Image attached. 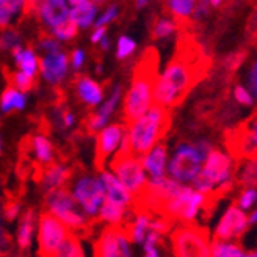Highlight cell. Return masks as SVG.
<instances>
[{"label": "cell", "mask_w": 257, "mask_h": 257, "mask_svg": "<svg viewBox=\"0 0 257 257\" xmlns=\"http://www.w3.org/2000/svg\"><path fill=\"white\" fill-rule=\"evenodd\" d=\"M159 52L156 47H146L132 71V85L122 104V124L132 127L149 111L151 97L159 82Z\"/></svg>", "instance_id": "7a4b0ae2"}, {"label": "cell", "mask_w": 257, "mask_h": 257, "mask_svg": "<svg viewBox=\"0 0 257 257\" xmlns=\"http://www.w3.org/2000/svg\"><path fill=\"white\" fill-rule=\"evenodd\" d=\"M209 10H210V4L207 2H199L196 7H195V11H193L191 15V19L193 21H202L205 16H209Z\"/></svg>", "instance_id": "7bdbcfd3"}, {"label": "cell", "mask_w": 257, "mask_h": 257, "mask_svg": "<svg viewBox=\"0 0 257 257\" xmlns=\"http://www.w3.org/2000/svg\"><path fill=\"white\" fill-rule=\"evenodd\" d=\"M246 257H257V251H254V252H249Z\"/></svg>", "instance_id": "f5cc1de1"}, {"label": "cell", "mask_w": 257, "mask_h": 257, "mask_svg": "<svg viewBox=\"0 0 257 257\" xmlns=\"http://www.w3.org/2000/svg\"><path fill=\"white\" fill-rule=\"evenodd\" d=\"M171 125V110L160 105H152L149 111L132 127H128V152L131 156L143 162L168 134Z\"/></svg>", "instance_id": "3957f363"}, {"label": "cell", "mask_w": 257, "mask_h": 257, "mask_svg": "<svg viewBox=\"0 0 257 257\" xmlns=\"http://www.w3.org/2000/svg\"><path fill=\"white\" fill-rule=\"evenodd\" d=\"M171 227H173V221L168 220V218H156V220H152L149 224V229L154 230V232H157L159 235L168 234Z\"/></svg>", "instance_id": "d590c367"}, {"label": "cell", "mask_w": 257, "mask_h": 257, "mask_svg": "<svg viewBox=\"0 0 257 257\" xmlns=\"http://www.w3.org/2000/svg\"><path fill=\"white\" fill-rule=\"evenodd\" d=\"M121 96V86H116L114 88V91L111 94V97L105 102L104 105L100 107L99 111H94L91 114H88V118L85 119L83 125H85V131L88 134H93L94 131H97V128H100L102 125H104L108 118H110V114L113 113L114 107H116L118 104V99Z\"/></svg>", "instance_id": "ac0fdd59"}, {"label": "cell", "mask_w": 257, "mask_h": 257, "mask_svg": "<svg viewBox=\"0 0 257 257\" xmlns=\"http://www.w3.org/2000/svg\"><path fill=\"white\" fill-rule=\"evenodd\" d=\"M4 74L7 75L8 86L16 88L18 91L27 93V91H30L32 86H33V77L24 74V72H15V74H11L10 71H5L4 69Z\"/></svg>", "instance_id": "f546056e"}, {"label": "cell", "mask_w": 257, "mask_h": 257, "mask_svg": "<svg viewBox=\"0 0 257 257\" xmlns=\"http://www.w3.org/2000/svg\"><path fill=\"white\" fill-rule=\"evenodd\" d=\"M18 41H19V35L16 30L13 29H7L4 30V35H2V49H15L18 46Z\"/></svg>", "instance_id": "ab89813d"}, {"label": "cell", "mask_w": 257, "mask_h": 257, "mask_svg": "<svg viewBox=\"0 0 257 257\" xmlns=\"http://www.w3.org/2000/svg\"><path fill=\"white\" fill-rule=\"evenodd\" d=\"M77 30H79V25H77L74 21L68 19L66 22L61 24L60 27H57L54 30V35L58 38V40L66 41V40H72V38L77 35Z\"/></svg>", "instance_id": "836d02e7"}, {"label": "cell", "mask_w": 257, "mask_h": 257, "mask_svg": "<svg viewBox=\"0 0 257 257\" xmlns=\"http://www.w3.org/2000/svg\"><path fill=\"white\" fill-rule=\"evenodd\" d=\"M72 10L69 13V19L74 21L79 27H89L97 13V5L86 0H72Z\"/></svg>", "instance_id": "44dd1931"}, {"label": "cell", "mask_w": 257, "mask_h": 257, "mask_svg": "<svg viewBox=\"0 0 257 257\" xmlns=\"http://www.w3.org/2000/svg\"><path fill=\"white\" fill-rule=\"evenodd\" d=\"M145 251H146V255H145V257H159L156 246H154V245H149V243H145Z\"/></svg>", "instance_id": "681fc988"}, {"label": "cell", "mask_w": 257, "mask_h": 257, "mask_svg": "<svg viewBox=\"0 0 257 257\" xmlns=\"http://www.w3.org/2000/svg\"><path fill=\"white\" fill-rule=\"evenodd\" d=\"M33 226H35V212L29 209L24 213L19 223V235H18V245L21 251H27L32 245V235H33Z\"/></svg>", "instance_id": "cb8c5ba5"}, {"label": "cell", "mask_w": 257, "mask_h": 257, "mask_svg": "<svg viewBox=\"0 0 257 257\" xmlns=\"http://www.w3.org/2000/svg\"><path fill=\"white\" fill-rule=\"evenodd\" d=\"M71 176H72V170L68 165L55 163V162L46 166L36 163L35 171H33V179L36 182H40L47 193L60 190V188H66L64 185L69 182Z\"/></svg>", "instance_id": "7c38bea8"}, {"label": "cell", "mask_w": 257, "mask_h": 257, "mask_svg": "<svg viewBox=\"0 0 257 257\" xmlns=\"http://www.w3.org/2000/svg\"><path fill=\"white\" fill-rule=\"evenodd\" d=\"M69 13L71 11L68 10V5L61 0L38 2V18L54 30L69 19Z\"/></svg>", "instance_id": "2e32d148"}, {"label": "cell", "mask_w": 257, "mask_h": 257, "mask_svg": "<svg viewBox=\"0 0 257 257\" xmlns=\"http://www.w3.org/2000/svg\"><path fill=\"white\" fill-rule=\"evenodd\" d=\"M38 47H40L41 50H46L47 55L49 54H57L60 50V44L54 40V38L47 36L46 33H43L40 36V40H38Z\"/></svg>", "instance_id": "8d00e7d4"}, {"label": "cell", "mask_w": 257, "mask_h": 257, "mask_svg": "<svg viewBox=\"0 0 257 257\" xmlns=\"http://www.w3.org/2000/svg\"><path fill=\"white\" fill-rule=\"evenodd\" d=\"M36 156V163L41 166L54 163V146L44 135H27L21 141V156Z\"/></svg>", "instance_id": "9a60e30c"}, {"label": "cell", "mask_w": 257, "mask_h": 257, "mask_svg": "<svg viewBox=\"0 0 257 257\" xmlns=\"http://www.w3.org/2000/svg\"><path fill=\"white\" fill-rule=\"evenodd\" d=\"M72 83L77 88L79 97L86 102L88 105H97L102 100V88L94 80L88 79L86 75H75Z\"/></svg>", "instance_id": "ffe728a7"}, {"label": "cell", "mask_w": 257, "mask_h": 257, "mask_svg": "<svg viewBox=\"0 0 257 257\" xmlns=\"http://www.w3.org/2000/svg\"><path fill=\"white\" fill-rule=\"evenodd\" d=\"M177 25L174 19H168V16H154L151 24V38L152 40H162V38L170 36Z\"/></svg>", "instance_id": "d4e9b609"}, {"label": "cell", "mask_w": 257, "mask_h": 257, "mask_svg": "<svg viewBox=\"0 0 257 257\" xmlns=\"http://www.w3.org/2000/svg\"><path fill=\"white\" fill-rule=\"evenodd\" d=\"M25 105V96L22 93H18L16 88L8 86L2 94V111L10 113L11 110H22Z\"/></svg>", "instance_id": "83f0119b"}, {"label": "cell", "mask_w": 257, "mask_h": 257, "mask_svg": "<svg viewBox=\"0 0 257 257\" xmlns=\"http://www.w3.org/2000/svg\"><path fill=\"white\" fill-rule=\"evenodd\" d=\"M166 10H170V13L174 16V22H181L191 19L190 16L195 11L196 4L191 2V0H171V2L165 4Z\"/></svg>", "instance_id": "484cf974"}, {"label": "cell", "mask_w": 257, "mask_h": 257, "mask_svg": "<svg viewBox=\"0 0 257 257\" xmlns=\"http://www.w3.org/2000/svg\"><path fill=\"white\" fill-rule=\"evenodd\" d=\"M145 5H146V2H138V4H137V7H138V8H141V7H145Z\"/></svg>", "instance_id": "db71d44e"}, {"label": "cell", "mask_w": 257, "mask_h": 257, "mask_svg": "<svg viewBox=\"0 0 257 257\" xmlns=\"http://www.w3.org/2000/svg\"><path fill=\"white\" fill-rule=\"evenodd\" d=\"M105 35V29L104 27H99V29H96V32L93 33V36H91V41L93 43H99L100 40H104V36Z\"/></svg>", "instance_id": "c3c4849f"}, {"label": "cell", "mask_w": 257, "mask_h": 257, "mask_svg": "<svg viewBox=\"0 0 257 257\" xmlns=\"http://www.w3.org/2000/svg\"><path fill=\"white\" fill-rule=\"evenodd\" d=\"M128 234L122 224H110L94 241V257H131Z\"/></svg>", "instance_id": "ba28073f"}, {"label": "cell", "mask_w": 257, "mask_h": 257, "mask_svg": "<svg viewBox=\"0 0 257 257\" xmlns=\"http://www.w3.org/2000/svg\"><path fill=\"white\" fill-rule=\"evenodd\" d=\"M237 184L245 190H254L257 187V160L245 162L243 171L237 179Z\"/></svg>", "instance_id": "f1b7e54d"}, {"label": "cell", "mask_w": 257, "mask_h": 257, "mask_svg": "<svg viewBox=\"0 0 257 257\" xmlns=\"http://www.w3.org/2000/svg\"><path fill=\"white\" fill-rule=\"evenodd\" d=\"M18 212H19V201H18V196H11L8 195L7 201H5V205H4V216L7 218L8 221H13L15 218L18 216Z\"/></svg>", "instance_id": "e575fe53"}, {"label": "cell", "mask_w": 257, "mask_h": 257, "mask_svg": "<svg viewBox=\"0 0 257 257\" xmlns=\"http://www.w3.org/2000/svg\"><path fill=\"white\" fill-rule=\"evenodd\" d=\"M83 60H85L83 50H80V49L74 50V52H72V66H74V69H80L82 64H83Z\"/></svg>", "instance_id": "7dc6e473"}, {"label": "cell", "mask_w": 257, "mask_h": 257, "mask_svg": "<svg viewBox=\"0 0 257 257\" xmlns=\"http://www.w3.org/2000/svg\"><path fill=\"white\" fill-rule=\"evenodd\" d=\"M245 58H246V50L238 49V50H235V52L229 54L223 60V69H224V72L227 75V79H229V77H232V74L240 68V64L245 61Z\"/></svg>", "instance_id": "1f68e13d"}, {"label": "cell", "mask_w": 257, "mask_h": 257, "mask_svg": "<svg viewBox=\"0 0 257 257\" xmlns=\"http://www.w3.org/2000/svg\"><path fill=\"white\" fill-rule=\"evenodd\" d=\"M102 49L104 50L108 49V38H104V40H102Z\"/></svg>", "instance_id": "816d5d0a"}, {"label": "cell", "mask_w": 257, "mask_h": 257, "mask_svg": "<svg viewBox=\"0 0 257 257\" xmlns=\"http://www.w3.org/2000/svg\"><path fill=\"white\" fill-rule=\"evenodd\" d=\"M195 187L199 193H202V195H209V193H212L215 190V184L212 181H209L207 177H205L202 173H199L195 179Z\"/></svg>", "instance_id": "f35d334b"}, {"label": "cell", "mask_w": 257, "mask_h": 257, "mask_svg": "<svg viewBox=\"0 0 257 257\" xmlns=\"http://www.w3.org/2000/svg\"><path fill=\"white\" fill-rule=\"evenodd\" d=\"M248 85L251 89V94L257 99V61L254 63V66L249 72V79H248Z\"/></svg>", "instance_id": "bcb514c9"}, {"label": "cell", "mask_w": 257, "mask_h": 257, "mask_svg": "<svg viewBox=\"0 0 257 257\" xmlns=\"http://www.w3.org/2000/svg\"><path fill=\"white\" fill-rule=\"evenodd\" d=\"M74 198L89 216H96L100 212L102 204L105 202V187L102 181L94 177H80L74 188ZM99 216V215H97Z\"/></svg>", "instance_id": "30bf717a"}, {"label": "cell", "mask_w": 257, "mask_h": 257, "mask_svg": "<svg viewBox=\"0 0 257 257\" xmlns=\"http://www.w3.org/2000/svg\"><path fill=\"white\" fill-rule=\"evenodd\" d=\"M234 96H235V99L240 102L241 105H252V97H251V94L243 86H240V85L235 86Z\"/></svg>", "instance_id": "b9f144b4"}, {"label": "cell", "mask_w": 257, "mask_h": 257, "mask_svg": "<svg viewBox=\"0 0 257 257\" xmlns=\"http://www.w3.org/2000/svg\"><path fill=\"white\" fill-rule=\"evenodd\" d=\"M116 15H118V8L114 7V5L108 7V8L105 10L104 15H102V16L99 18V21L96 22V29H99V27H104V25H105L107 22H110L113 18H116Z\"/></svg>", "instance_id": "ee69618b"}, {"label": "cell", "mask_w": 257, "mask_h": 257, "mask_svg": "<svg viewBox=\"0 0 257 257\" xmlns=\"http://www.w3.org/2000/svg\"><path fill=\"white\" fill-rule=\"evenodd\" d=\"M212 69V57L191 32H181L174 54L154 89V105L173 108L182 104L188 93Z\"/></svg>", "instance_id": "6da1fadb"}, {"label": "cell", "mask_w": 257, "mask_h": 257, "mask_svg": "<svg viewBox=\"0 0 257 257\" xmlns=\"http://www.w3.org/2000/svg\"><path fill=\"white\" fill-rule=\"evenodd\" d=\"M223 141L230 159H234L235 163L241 165L243 160H257V140L248 119L224 131Z\"/></svg>", "instance_id": "5b68a950"}, {"label": "cell", "mask_w": 257, "mask_h": 257, "mask_svg": "<svg viewBox=\"0 0 257 257\" xmlns=\"http://www.w3.org/2000/svg\"><path fill=\"white\" fill-rule=\"evenodd\" d=\"M249 220L245 216L237 205H230L223 215L220 224L215 230V241H229V240H240L243 232L246 230Z\"/></svg>", "instance_id": "4fadbf2b"}, {"label": "cell", "mask_w": 257, "mask_h": 257, "mask_svg": "<svg viewBox=\"0 0 257 257\" xmlns=\"http://www.w3.org/2000/svg\"><path fill=\"white\" fill-rule=\"evenodd\" d=\"M100 181L105 187L108 199L124 205V207H131L132 205V193L124 187V184L121 181H118L116 177H113L107 171L100 173Z\"/></svg>", "instance_id": "d6986e66"}, {"label": "cell", "mask_w": 257, "mask_h": 257, "mask_svg": "<svg viewBox=\"0 0 257 257\" xmlns=\"http://www.w3.org/2000/svg\"><path fill=\"white\" fill-rule=\"evenodd\" d=\"M170 238L176 257H213L207 227L181 224L173 230Z\"/></svg>", "instance_id": "277c9868"}, {"label": "cell", "mask_w": 257, "mask_h": 257, "mask_svg": "<svg viewBox=\"0 0 257 257\" xmlns=\"http://www.w3.org/2000/svg\"><path fill=\"white\" fill-rule=\"evenodd\" d=\"M11 16H13V13H11V10L8 8L7 2L4 0V2L0 4V25H2L4 29L8 25V22H10Z\"/></svg>", "instance_id": "f6af8a7d"}, {"label": "cell", "mask_w": 257, "mask_h": 257, "mask_svg": "<svg viewBox=\"0 0 257 257\" xmlns=\"http://www.w3.org/2000/svg\"><path fill=\"white\" fill-rule=\"evenodd\" d=\"M212 254L213 257H246L238 245H232V243H224V241H213Z\"/></svg>", "instance_id": "4dcf8cb0"}, {"label": "cell", "mask_w": 257, "mask_h": 257, "mask_svg": "<svg viewBox=\"0 0 257 257\" xmlns=\"http://www.w3.org/2000/svg\"><path fill=\"white\" fill-rule=\"evenodd\" d=\"M202 160L204 159L195 145L181 143L177 148V152L170 162V174L176 182L195 181L196 176L201 173L199 166Z\"/></svg>", "instance_id": "9c48e42d"}, {"label": "cell", "mask_w": 257, "mask_h": 257, "mask_svg": "<svg viewBox=\"0 0 257 257\" xmlns=\"http://www.w3.org/2000/svg\"><path fill=\"white\" fill-rule=\"evenodd\" d=\"M52 257H85L80 245V238L71 232Z\"/></svg>", "instance_id": "4316f807"}, {"label": "cell", "mask_w": 257, "mask_h": 257, "mask_svg": "<svg viewBox=\"0 0 257 257\" xmlns=\"http://www.w3.org/2000/svg\"><path fill=\"white\" fill-rule=\"evenodd\" d=\"M125 128H127V125H124V124H111V125L105 127L104 131L97 135L94 166H96V170L99 173H104V166H105L107 157L118 146H121L122 135H124Z\"/></svg>", "instance_id": "8fae6325"}, {"label": "cell", "mask_w": 257, "mask_h": 257, "mask_svg": "<svg viewBox=\"0 0 257 257\" xmlns=\"http://www.w3.org/2000/svg\"><path fill=\"white\" fill-rule=\"evenodd\" d=\"M16 63L19 64V68L22 69L24 74L33 77L36 72V63H40V61H36V57L32 52V49H27V50H24L19 57H16Z\"/></svg>", "instance_id": "d6a6232c"}, {"label": "cell", "mask_w": 257, "mask_h": 257, "mask_svg": "<svg viewBox=\"0 0 257 257\" xmlns=\"http://www.w3.org/2000/svg\"><path fill=\"white\" fill-rule=\"evenodd\" d=\"M40 68H41V75L49 83H58L66 75L68 57L61 52L49 54L40 60Z\"/></svg>", "instance_id": "e0dca14e"}, {"label": "cell", "mask_w": 257, "mask_h": 257, "mask_svg": "<svg viewBox=\"0 0 257 257\" xmlns=\"http://www.w3.org/2000/svg\"><path fill=\"white\" fill-rule=\"evenodd\" d=\"M257 199V191L255 190H245L241 193V196L238 198V205L241 209H249L252 202Z\"/></svg>", "instance_id": "60d3db41"}, {"label": "cell", "mask_w": 257, "mask_h": 257, "mask_svg": "<svg viewBox=\"0 0 257 257\" xmlns=\"http://www.w3.org/2000/svg\"><path fill=\"white\" fill-rule=\"evenodd\" d=\"M135 50V43L131 40V38H127V36H121L119 38V41H118V58H125L127 55H131L132 52Z\"/></svg>", "instance_id": "74e56055"}, {"label": "cell", "mask_w": 257, "mask_h": 257, "mask_svg": "<svg viewBox=\"0 0 257 257\" xmlns=\"http://www.w3.org/2000/svg\"><path fill=\"white\" fill-rule=\"evenodd\" d=\"M110 168L118 176V179L124 184V187L132 193V196L143 188L145 184L148 182L145 176V170H143L145 168L143 162L132 157L131 154L118 151L116 156L110 162Z\"/></svg>", "instance_id": "8992f818"}, {"label": "cell", "mask_w": 257, "mask_h": 257, "mask_svg": "<svg viewBox=\"0 0 257 257\" xmlns=\"http://www.w3.org/2000/svg\"><path fill=\"white\" fill-rule=\"evenodd\" d=\"M71 230L55 215L44 210L40 216V257H52L68 238Z\"/></svg>", "instance_id": "52a82bcc"}, {"label": "cell", "mask_w": 257, "mask_h": 257, "mask_svg": "<svg viewBox=\"0 0 257 257\" xmlns=\"http://www.w3.org/2000/svg\"><path fill=\"white\" fill-rule=\"evenodd\" d=\"M125 212H127V207H124V205H121V204L107 198L105 202L102 204L97 220L99 221L104 220V221H108L111 224H122L125 221V218H127Z\"/></svg>", "instance_id": "603a6c76"}, {"label": "cell", "mask_w": 257, "mask_h": 257, "mask_svg": "<svg viewBox=\"0 0 257 257\" xmlns=\"http://www.w3.org/2000/svg\"><path fill=\"white\" fill-rule=\"evenodd\" d=\"M201 173L213 184L221 185L229 179H234L235 168H232V159H229L221 151L213 149L209 154L207 162H205V166Z\"/></svg>", "instance_id": "5bb4252c"}, {"label": "cell", "mask_w": 257, "mask_h": 257, "mask_svg": "<svg viewBox=\"0 0 257 257\" xmlns=\"http://www.w3.org/2000/svg\"><path fill=\"white\" fill-rule=\"evenodd\" d=\"M255 221H257V210L252 212V215L249 216V224H254Z\"/></svg>", "instance_id": "f907efd6"}, {"label": "cell", "mask_w": 257, "mask_h": 257, "mask_svg": "<svg viewBox=\"0 0 257 257\" xmlns=\"http://www.w3.org/2000/svg\"><path fill=\"white\" fill-rule=\"evenodd\" d=\"M143 166L152 177H162L166 166V145L162 143L154 148L149 156L143 159Z\"/></svg>", "instance_id": "7402d4cb"}]
</instances>
